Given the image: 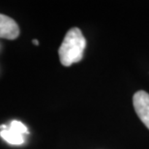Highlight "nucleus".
I'll list each match as a JSON object with an SVG mask.
<instances>
[{
    "mask_svg": "<svg viewBox=\"0 0 149 149\" xmlns=\"http://www.w3.org/2000/svg\"><path fill=\"white\" fill-rule=\"evenodd\" d=\"M85 47L86 40L81 30L77 27L71 28L65 35L58 49L60 63L65 67H69L79 62L83 58Z\"/></svg>",
    "mask_w": 149,
    "mask_h": 149,
    "instance_id": "nucleus-1",
    "label": "nucleus"
},
{
    "mask_svg": "<svg viewBox=\"0 0 149 149\" xmlns=\"http://www.w3.org/2000/svg\"><path fill=\"white\" fill-rule=\"evenodd\" d=\"M0 128V136L8 143L14 145L22 144L24 142V135L29 134L25 125L17 120L12 121L9 127L2 125Z\"/></svg>",
    "mask_w": 149,
    "mask_h": 149,
    "instance_id": "nucleus-2",
    "label": "nucleus"
},
{
    "mask_svg": "<svg viewBox=\"0 0 149 149\" xmlns=\"http://www.w3.org/2000/svg\"><path fill=\"white\" fill-rule=\"evenodd\" d=\"M133 104L139 119L149 129V94L143 90L136 92L133 97Z\"/></svg>",
    "mask_w": 149,
    "mask_h": 149,
    "instance_id": "nucleus-3",
    "label": "nucleus"
},
{
    "mask_svg": "<svg viewBox=\"0 0 149 149\" xmlns=\"http://www.w3.org/2000/svg\"><path fill=\"white\" fill-rule=\"evenodd\" d=\"M19 36V27L12 17L0 14V38L15 40Z\"/></svg>",
    "mask_w": 149,
    "mask_h": 149,
    "instance_id": "nucleus-4",
    "label": "nucleus"
},
{
    "mask_svg": "<svg viewBox=\"0 0 149 149\" xmlns=\"http://www.w3.org/2000/svg\"><path fill=\"white\" fill-rule=\"evenodd\" d=\"M33 43H34V45H36V46H37V45H39V42L37 40H33Z\"/></svg>",
    "mask_w": 149,
    "mask_h": 149,
    "instance_id": "nucleus-5",
    "label": "nucleus"
}]
</instances>
